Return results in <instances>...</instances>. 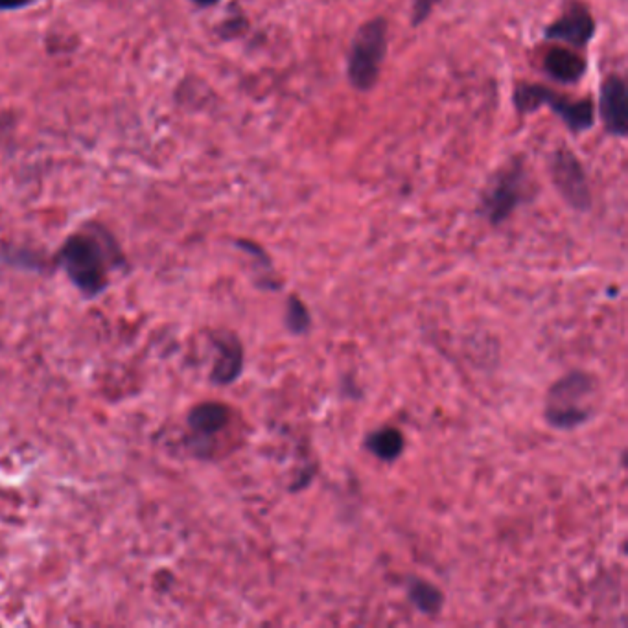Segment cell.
Returning a JSON list of instances; mask_svg holds the SVG:
<instances>
[{
    "label": "cell",
    "instance_id": "obj_8",
    "mask_svg": "<svg viewBox=\"0 0 628 628\" xmlns=\"http://www.w3.org/2000/svg\"><path fill=\"white\" fill-rule=\"evenodd\" d=\"M599 115L608 135L616 139H627L628 91L623 76L608 74L605 82L601 83Z\"/></svg>",
    "mask_w": 628,
    "mask_h": 628
},
{
    "label": "cell",
    "instance_id": "obj_16",
    "mask_svg": "<svg viewBox=\"0 0 628 628\" xmlns=\"http://www.w3.org/2000/svg\"><path fill=\"white\" fill-rule=\"evenodd\" d=\"M245 26H247V21H245L244 17H242V15H236L233 19H227L225 23L221 24L220 34L229 39V37L240 34Z\"/></svg>",
    "mask_w": 628,
    "mask_h": 628
},
{
    "label": "cell",
    "instance_id": "obj_11",
    "mask_svg": "<svg viewBox=\"0 0 628 628\" xmlns=\"http://www.w3.org/2000/svg\"><path fill=\"white\" fill-rule=\"evenodd\" d=\"M231 422V409L221 402H203L190 409L187 424L196 439H212Z\"/></svg>",
    "mask_w": 628,
    "mask_h": 628
},
{
    "label": "cell",
    "instance_id": "obj_10",
    "mask_svg": "<svg viewBox=\"0 0 628 628\" xmlns=\"http://www.w3.org/2000/svg\"><path fill=\"white\" fill-rule=\"evenodd\" d=\"M544 70L553 82L560 85H575L584 78L588 63L570 48L553 47L547 50Z\"/></svg>",
    "mask_w": 628,
    "mask_h": 628
},
{
    "label": "cell",
    "instance_id": "obj_5",
    "mask_svg": "<svg viewBox=\"0 0 628 628\" xmlns=\"http://www.w3.org/2000/svg\"><path fill=\"white\" fill-rule=\"evenodd\" d=\"M512 104L518 113L533 115L542 107H549L571 133L581 135L595 126V105L592 98L573 100L555 93L540 83H518L512 93Z\"/></svg>",
    "mask_w": 628,
    "mask_h": 628
},
{
    "label": "cell",
    "instance_id": "obj_3",
    "mask_svg": "<svg viewBox=\"0 0 628 628\" xmlns=\"http://www.w3.org/2000/svg\"><path fill=\"white\" fill-rule=\"evenodd\" d=\"M389 48V23L376 15L361 24L350 41L347 54V80L358 93H371L384 67Z\"/></svg>",
    "mask_w": 628,
    "mask_h": 628
},
{
    "label": "cell",
    "instance_id": "obj_17",
    "mask_svg": "<svg viewBox=\"0 0 628 628\" xmlns=\"http://www.w3.org/2000/svg\"><path fill=\"white\" fill-rule=\"evenodd\" d=\"M34 0H0V10L10 12V10H21L24 6L32 4Z\"/></svg>",
    "mask_w": 628,
    "mask_h": 628
},
{
    "label": "cell",
    "instance_id": "obj_12",
    "mask_svg": "<svg viewBox=\"0 0 628 628\" xmlns=\"http://www.w3.org/2000/svg\"><path fill=\"white\" fill-rule=\"evenodd\" d=\"M365 446L374 457L389 463V461H395L402 455L404 448H406V439H404V433L398 428L384 426L380 430L369 433Z\"/></svg>",
    "mask_w": 628,
    "mask_h": 628
},
{
    "label": "cell",
    "instance_id": "obj_14",
    "mask_svg": "<svg viewBox=\"0 0 628 628\" xmlns=\"http://www.w3.org/2000/svg\"><path fill=\"white\" fill-rule=\"evenodd\" d=\"M284 323H286V328L290 330L293 336L308 334V330L312 326V315L308 312L306 304L299 297H295V295H291L290 299H288V304H286Z\"/></svg>",
    "mask_w": 628,
    "mask_h": 628
},
{
    "label": "cell",
    "instance_id": "obj_2",
    "mask_svg": "<svg viewBox=\"0 0 628 628\" xmlns=\"http://www.w3.org/2000/svg\"><path fill=\"white\" fill-rule=\"evenodd\" d=\"M58 264L85 297H96L109 286L111 256L91 234L78 233L67 238L59 249Z\"/></svg>",
    "mask_w": 628,
    "mask_h": 628
},
{
    "label": "cell",
    "instance_id": "obj_1",
    "mask_svg": "<svg viewBox=\"0 0 628 628\" xmlns=\"http://www.w3.org/2000/svg\"><path fill=\"white\" fill-rule=\"evenodd\" d=\"M597 380L584 371H571L549 387L544 415L555 430H575L595 415Z\"/></svg>",
    "mask_w": 628,
    "mask_h": 628
},
{
    "label": "cell",
    "instance_id": "obj_13",
    "mask_svg": "<svg viewBox=\"0 0 628 628\" xmlns=\"http://www.w3.org/2000/svg\"><path fill=\"white\" fill-rule=\"evenodd\" d=\"M408 595L411 605L415 606L424 616H439L444 606V595L437 586L422 579H411L408 584Z\"/></svg>",
    "mask_w": 628,
    "mask_h": 628
},
{
    "label": "cell",
    "instance_id": "obj_15",
    "mask_svg": "<svg viewBox=\"0 0 628 628\" xmlns=\"http://www.w3.org/2000/svg\"><path fill=\"white\" fill-rule=\"evenodd\" d=\"M439 2L441 0H413V6H411V26L419 28L420 24L426 23L431 12H433V8Z\"/></svg>",
    "mask_w": 628,
    "mask_h": 628
},
{
    "label": "cell",
    "instance_id": "obj_7",
    "mask_svg": "<svg viewBox=\"0 0 628 628\" xmlns=\"http://www.w3.org/2000/svg\"><path fill=\"white\" fill-rule=\"evenodd\" d=\"M597 34V23L594 15L581 0H570L564 8L560 19L547 24L544 37L547 41L564 43L575 50H584Z\"/></svg>",
    "mask_w": 628,
    "mask_h": 628
},
{
    "label": "cell",
    "instance_id": "obj_4",
    "mask_svg": "<svg viewBox=\"0 0 628 628\" xmlns=\"http://www.w3.org/2000/svg\"><path fill=\"white\" fill-rule=\"evenodd\" d=\"M535 198V187L522 157L505 164L492 177L489 187L481 196L479 212L490 225L498 227L511 218L518 207Z\"/></svg>",
    "mask_w": 628,
    "mask_h": 628
},
{
    "label": "cell",
    "instance_id": "obj_6",
    "mask_svg": "<svg viewBox=\"0 0 628 628\" xmlns=\"http://www.w3.org/2000/svg\"><path fill=\"white\" fill-rule=\"evenodd\" d=\"M549 175L560 198L577 212L592 209V190L581 159L568 148H559L549 155Z\"/></svg>",
    "mask_w": 628,
    "mask_h": 628
},
{
    "label": "cell",
    "instance_id": "obj_18",
    "mask_svg": "<svg viewBox=\"0 0 628 628\" xmlns=\"http://www.w3.org/2000/svg\"><path fill=\"white\" fill-rule=\"evenodd\" d=\"M192 2L198 4L201 8H210V6H216L221 0H192Z\"/></svg>",
    "mask_w": 628,
    "mask_h": 628
},
{
    "label": "cell",
    "instance_id": "obj_9",
    "mask_svg": "<svg viewBox=\"0 0 628 628\" xmlns=\"http://www.w3.org/2000/svg\"><path fill=\"white\" fill-rule=\"evenodd\" d=\"M212 341L218 350V358L210 373V380L218 385L233 384L244 371L242 341L236 338L233 332H218L212 336Z\"/></svg>",
    "mask_w": 628,
    "mask_h": 628
}]
</instances>
